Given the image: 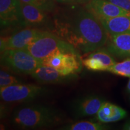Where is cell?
Listing matches in <instances>:
<instances>
[{"label": "cell", "mask_w": 130, "mask_h": 130, "mask_svg": "<svg viewBox=\"0 0 130 130\" xmlns=\"http://www.w3.org/2000/svg\"><path fill=\"white\" fill-rule=\"evenodd\" d=\"M53 32L83 54L101 48L108 39L98 18L85 7H75L55 19Z\"/></svg>", "instance_id": "cell-1"}, {"label": "cell", "mask_w": 130, "mask_h": 130, "mask_svg": "<svg viewBox=\"0 0 130 130\" xmlns=\"http://www.w3.org/2000/svg\"><path fill=\"white\" fill-rule=\"evenodd\" d=\"M62 114L53 107L44 105H31L15 110L12 123L22 129H40L57 125L63 121Z\"/></svg>", "instance_id": "cell-2"}, {"label": "cell", "mask_w": 130, "mask_h": 130, "mask_svg": "<svg viewBox=\"0 0 130 130\" xmlns=\"http://www.w3.org/2000/svg\"><path fill=\"white\" fill-rule=\"evenodd\" d=\"M26 50L42 63L47 58L59 53L79 54L74 46L50 31H45Z\"/></svg>", "instance_id": "cell-3"}, {"label": "cell", "mask_w": 130, "mask_h": 130, "mask_svg": "<svg viewBox=\"0 0 130 130\" xmlns=\"http://www.w3.org/2000/svg\"><path fill=\"white\" fill-rule=\"evenodd\" d=\"M1 64L13 72L30 75L43 64L26 49H10L1 52Z\"/></svg>", "instance_id": "cell-4"}, {"label": "cell", "mask_w": 130, "mask_h": 130, "mask_svg": "<svg viewBox=\"0 0 130 130\" xmlns=\"http://www.w3.org/2000/svg\"><path fill=\"white\" fill-rule=\"evenodd\" d=\"M47 93V89L35 84L21 83L0 87L1 99L3 101L10 103L31 101Z\"/></svg>", "instance_id": "cell-5"}, {"label": "cell", "mask_w": 130, "mask_h": 130, "mask_svg": "<svg viewBox=\"0 0 130 130\" xmlns=\"http://www.w3.org/2000/svg\"><path fill=\"white\" fill-rule=\"evenodd\" d=\"M42 64L55 68L67 75L79 72L83 65L79 53L57 54L44 60Z\"/></svg>", "instance_id": "cell-6"}, {"label": "cell", "mask_w": 130, "mask_h": 130, "mask_svg": "<svg viewBox=\"0 0 130 130\" xmlns=\"http://www.w3.org/2000/svg\"><path fill=\"white\" fill-rule=\"evenodd\" d=\"M46 30L35 28L22 29L7 37H1V51L10 49H27Z\"/></svg>", "instance_id": "cell-7"}, {"label": "cell", "mask_w": 130, "mask_h": 130, "mask_svg": "<svg viewBox=\"0 0 130 130\" xmlns=\"http://www.w3.org/2000/svg\"><path fill=\"white\" fill-rule=\"evenodd\" d=\"M0 19L3 28L25 27L20 0H0Z\"/></svg>", "instance_id": "cell-8"}, {"label": "cell", "mask_w": 130, "mask_h": 130, "mask_svg": "<svg viewBox=\"0 0 130 130\" xmlns=\"http://www.w3.org/2000/svg\"><path fill=\"white\" fill-rule=\"evenodd\" d=\"M21 9L25 27L53 31L54 22L50 19L47 12L24 3H21Z\"/></svg>", "instance_id": "cell-9"}, {"label": "cell", "mask_w": 130, "mask_h": 130, "mask_svg": "<svg viewBox=\"0 0 130 130\" xmlns=\"http://www.w3.org/2000/svg\"><path fill=\"white\" fill-rule=\"evenodd\" d=\"M32 78L42 84L65 83L74 80L77 74L64 75L55 68L42 64L30 74Z\"/></svg>", "instance_id": "cell-10"}, {"label": "cell", "mask_w": 130, "mask_h": 130, "mask_svg": "<svg viewBox=\"0 0 130 130\" xmlns=\"http://www.w3.org/2000/svg\"><path fill=\"white\" fill-rule=\"evenodd\" d=\"M105 102L103 98L97 95H88L75 101L72 104L73 112L77 118L96 115Z\"/></svg>", "instance_id": "cell-11"}, {"label": "cell", "mask_w": 130, "mask_h": 130, "mask_svg": "<svg viewBox=\"0 0 130 130\" xmlns=\"http://www.w3.org/2000/svg\"><path fill=\"white\" fill-rule=\"evenodd\" d=\"M85 8L97 18H113L119 16H130V12L119 7L108 0H90Z\"/></svg>", "instance_id": "cell-12"}, {"label": "cell", "mask_w": 130, "mask_h": 130, "mask_svg": "<svg viewBox=\"0 0 130 130\" xmlns=\"http://www.w3.org/2000/svg\"><path fill=\"white\" fill-rule=\"evenodd\" d=\"M82 61L84 67L92 71H108L116 63L109 52L101 48L90 53Z\"/></svg>", "instance_id": "cell-13"}, {"label": "cell", "mask_w": 130, "mask_h": 130, "mask_svg": "<svg viewBox=\"0 0 130 130\" xmlns=\"http://www.w3.org/2000/svg\"><path fill=\"white\" fill-rule=\"evenodd\" d=\"M107 50L119 58H130V31L108 35Z\"/></svg>", "instance_id": "cell-14"}, {"label": "cell", "mask_w": 130, "mask_h": 130, "mask_svg": "<svg viewBox=\"0 0 130 130\" xmlns=\"http://www.w3.org/2000/svg\"><path fill=\"white\" fill-rule=\"evenodd\" d=\"M108 35H118L130 31V16L113 18H98Z\"/></svg>", "instance_id": "cell-15"}, {"label": "cell", "mask_w": 130, "mask_h": 130, "mask_svg": "<svg viewBox=\"0 0 130 130\" xmlns=\"http://www.w3.org/2000/svg\"><path fill=\"white\" fill-rule=\"evenodd\" d=\"M127 113L118 105L105 101L96 115V119L101 123L115 122L123 119Z\"/></svg>", "instance_id": "cell-16"}, {"label": "cell", "mask_w": 130, "mask_h": 130, "mask_svg": "<svg viewBox=\"0 0 130 130\" xmlns=\"http://www.w3.org/2000/svg\"><path fill=\"white\" fill-rule=\"evenodd\" d=\"M61 129L65 130H103L107 126L102 123H96L91 121H80L63 126Z\"/></svg>", "instance_id": "cell-17"}, {"label": "cell", "mask_w": 130, "mask_h": 130, "mask_svg": "<svg viewBox=\"0 0 130 130\" xmlns=\"http://www.w3.org/2000/svg\"><path fill=\"white\" fill-rule=\"evenodd\" d=\"M20 1L32 5L47 13L54 12L57 6L54 0H20Z\"/></svg>", "instance_id": "cell-18"}, {"label": "cell", "mask_w": 130, "mask_h": 130, "mask_svg": "<svg viewBox=\"0 0 130 130\" xmlns=\"http://www.w3.org/2000/svg\"><path fill=\"white\" fill-rule=\"evenodd\" d=\"M109 72L122 77L130 78V58L116 63L108 69Z\"/></svg>", "instance_id": "cell-19"}, {"label": "cell", "mask_w": 130, "mask_h": 130, "mask_svg": "<svg viewBox=\"0 0 130 130\" xmlns=\"http://www.w3.org/2000/svg\"><path fill=\"white\" fill-rule=\"evenodd\" d=\"M20 79L17 78L16 77L8 73L7 71L1 69L0 71V87H4L15 84H21Z\"/></svg>", "instance_id": "cell-20"}, {"label": "cell", "mask_w": 130, "mask_h": 130, "mask_svg": "<svg viewBox=\"0 0 130 130\" xmlns=\"http://www.w3.org/2000/svg\"><path fill=\"white\" fill-rule=\"evenodd\" d=\"M122 9L130 12V0H108Z\"/></svg>", "instance_id": "cell-21"}, {"label": "cell", "mask_w": 130, "mask_h": 130, "mask_svg": "<svg viewBox=\"0 0 130 130\" xmlns=\"http://www.w3.org/2000/svg\"><path fill=\"white\" fill-rule=\"evenodd\" d=\"M58 3L66 5H80L87 4L89 1L88 0H54Z\"/></svg>", "instance_id": "cell-22"}, {"label": "cell", "mask_w": 130, "mask_h": 130, "mask_svg": "<svg viewBox=\"0 0 130 130\" xmlns=\"http://www.w3.org/2000/svg\"><path fill=\"white\" fill-rule=\"evenodd\" d=\"M123 129H126V130H130V119L128 120V121L125 123L124 126H123Z\"/></svg>", "instance_id": "cell-23"}, {"label": "cell", "mask_w": 130, "mask_h": 130, "mask_svg": "<svg viewBox=\"0 0 130 130\" xmlns=\"http://www.w3.org/2000/svg\"><path fill=\"white\" fill-rule=\"evenodd\" d=\"M126 89H127V91L129 93H130V79L129 81H128V84H127V87H126Z\"/></svg>", "instance_id": "cell-24"}, {"label": "cell", "mask_w": 130, "mask_h": 130, "mask_svg": "<svg viewBox=\"0 0 130 130\" xmlns=\"http://www.w3.org/2000/svg\"><path fill=\"white\" fill-rule=\"evenodd\" d=\"M88 1H90V0H88Z\"/></svg>", "instance_id": "cell-25"}]
</instances>
